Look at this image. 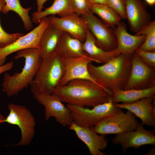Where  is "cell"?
<instances>
[{
    "label": "cell",
    "instance_id": "4fadbf2b",
    "mask_svg": "<svg viewBox=\"0 0 155 155\" xmlns=\"http://www.w3.org/2000/svg\"><path fill=\"white\" fill-rule=\"evenodd\" d=\"M50 23L82 42L84 41L89 30L87 23L82 16L74 13L61 17H48Z\"/></svg>",
    "mask_w": 155,
    "mask_h": 155
},
{
    "label": "cell",
    "instance_id": "7402d4cb",
    "mask_svg": "<svg viewBox=\"0 0 155 155\" xmlns=\"http://www.w3.org/2000/svg\"><path fill=\"white\" fill-rule=\"evenodd\" d=\"M75 13L70 0H54L52 5L43 10L34 12L32 21L39 24L43 18L50 16L58 15L64 16Z\"/></svg>",
    "mask_w": 155,
    "mask_h": 155
},
{
    "label": "cell",
    "instance_id": "3957f363",
    "mask_svg": "<svg viewBox=\"0 0 155 155\" xmlns=\"http://www.w3.org/2000/svg\"><path fill=\"white\" fill-rule=\"evenodd\" d=\"M21 58L25 59V64L22 70L10 75L4 73L2 90L8 96L17 95L27 88L32 82L41 65L42 59L39 49L29 48L17 52L13 58Z\"/></svg>",
    "mask_w": 155,
    "mask_h": 155
},
{
    "label": "cell",
    "instance_id": "44dd1931",
    "mask_svg": "<svg viewBox=\"0 0 155 155\" xmlns=\"http://www.w3.org/2000/svg\"><path fill=\"white\" fill-rule=\"evenodd\" d=\"M83 42L64 32L60 38L56 52L63 58H70L87 55L82 49Z\"/></svg>",
    "mask_w": 155,
    "mask_h": 155
},
{
    "label": "cell",
    "instance_id": "6da1fadb",
    "mask_svg": "<svg viewBox=\"0 0 155 155\" xmlns=\"http://www.w3.org/2000/svg\"><path fill=\"white\" fill-rule=\"evenodd\" d=\"M53 93L67 104L93 107L108 102L112 95L97 84L82 79L73 80L65 85L59 86Z\"/></svg>",
    "mask_w": 155,
    "mask_h": 155
},
{
    "label": "cell",
    "instance_id": "4316f807",
    "mask_svg": "<svg viewBox=\"0 0 155 155\" xmlns=\"http://www.w3.org/2000/svg\"><path fill=\"white\" fill-rule=\"evenodd\" d=\"M5 3V0H0V12ZM24 35L20 32L11 34L7 32L2 28L0 22V48L12 43Z\"/></svg>",
    "mask_w": 155,
    "mask_h": 155
},
{
    "label": "cell",
    "instance_id": "9a60e30c",
    "mask_svg": "<svg viewBox=\"0 0 155 155\" xmlns=\"http://www.w3.org/2000/svg\"><path fill=\"white\" fill-rule=\"evenodd\" d=\"M68 128L73 131L78 137L85 144L91 155L105 154L101 150L107 148L108 140L106 138L105 135H99L94 130V126H81L73 121Z\"/></svg>",
    "mask_w": 155,
    "mask_h": 155
},
{
    "label": "cell",
    "instance_id": "8992f818",
    "mask_svg": "<svg viewBox=\"0 0 155 155\" xmlns=\"http://www.w3.org/2000/svg\"><path fill=\"white\" fill-rule=\"evenodd\" d=\"M8 115L0 124L7 122L18 126L20 129L21 137L20 142L12 146H26L32 141L35 134L36 121L31 112L25 106L13 103L8 106Z\"/></svg>",
    "mask_w": 155,
    "mask_h": 155
},
{
    "label": "cell",
    "instance_id": "9c48e42d",
    "mask_svg": "<svg viewBox=\"0 0 155 155\" xmlns=\"http://www.w3.org/2000/svg\"><path fill=\"white\" fill-rule=\"evenodd\" d=\"M50 22L48 17L42 18L38 25L26 35L12 43L0 48V66L5 64L7 56L20 50L29 48L39 49L41 36Z\"/></svg>",
    "mask_w": 155,
    "mask_h": 155
},
{
    "label": "cell",
    "instance_id": "7c38bea8",
    "mask_svg": "<svg viewBox=\"0 0 155 155\" xmlns=\"http://www.w3.org/2000/svg\"><path fill=\"white\" fill-rule=\"evenodd\" d=\"M86 20L89 30L94 37L97 45L107 51H112L117 46L114 30L106 26L91 12L82 16Z\"/></svg>",
    "mask_w": 155,
    "mask_h": 155
},
{
    "label": "cell",
    "instance_id": "d4e9b609",
    "mask_svg": "<svg viewBox=\"0 0 155 155\" xmlns=\"http://www.w3.org/2000/svg\"><path fill=\"white\" fill-rule=\"evenodd\" d=\"M32 8L23 7L21 5L20 0H5V3L1 8V12L6 14L10 11L16 13L20 18L25 29L30 30L33 28L32 21L29 15V12Z\"/></svg>",
    "mask_w": 155,
    "mask_h": 155
},
{
    "label": "cell",
    "instance_id": "2e32d148",
    "mask_svg": "<svg viewBox=\"0 0 155 155\" xmlns=\"http://www.w3.org/2000/svg\"><path fill=\"white\" fill-rule=\"evenodd\" d=\"M125 12L130 29L135 34L152 21V16L143 0H126Z\"/></svg>",
    "mask_w": 155,
    "mask_h": 155
},
{
    "label": "cell",
    "instance_id": "5bb4252c",
    "mask_svg": "<svg viewBox=\"0 0 155 155\" xmlns=\"http://www.w3.org/2000/svg\"><path fill=\"white\" fill-rule=\"evenodd\" d=\"M63 59L65 72L59 86L65 85L71 80L76 79L89 80L98 85L91 76L88 69V64L95 62L93 59L88 55Z\"/></svg>",
    "mask_w": 155,
    "mask_h": 155
},
{
    "label": "cell",
    "instance_id": "d590c367",
    "mask_svg": "<svg viewBox=\"0 0 155 155\" xmlns=\"http://www.w3.org/2000/svg\"><path fill=\"white\" fill-rule=\"evenodd\" d=\"M5 117L3 116L2 115L0 114V122L1 121L5 119Z\"/></svg>",
    "mask_w": 155,
    "mask_h": 155
},
{
    "label": "cell",
    "instance_id": "7a4b0ae2",
    "mask_svg": "<svg viewBox=\"0 0 155 155\" xmlns=\"http://www.w3.org/2000/svg\"><path fill=\"white\" fill-rule=\"evenodd\" d=\"M132 55L121 53L100 66L90 63L88 70L97 83L112 95L125 87L131 70Z\"/></svg>",
    "mask_w": 155,
    "mask_h": 155
},
{
    "label": "cell",
    "instance_id": "52a82bcc",
    "mask_svg": "<svg viewBox=\"0 0 155 155\" xmlns=\"http://www.w3.org/2000/svg\"><path fill=\"white\" fill-rule=\"evenodd\" d=\"M139 124L136 116L131 112L127 110L124 113L121 109L102 120L94 128L99 134H117L135 130Z\"/></svg>",
    "mask_w": 155,
    "mask_h": 155
},
{
    "label": "cell",
    "instance_id": "277c9868",
    "mask_svg": "<svg viewBox=\"0 0 155 155\" xmlns=\"http://www.w3.org/2000/svg\"><path fill=\"white\" fill-rule=\"evenodd\" d=\"M65 72L63 58L56 52L42 59L40 66L30 85L33 94H53L59 86Z\"/></svg>",
    "mask_w": 155,
    "mask_h": 155
},
{
    "label": "cell",
    "instance_id": "d6986e66",
    "mask_svg": "<svg viewBox=\"0 0 155 155\" xmlns=\"http://www.w3.org/2000/svg\"><path fill=\"white\" fill-rule=\"evenodd\" d=\"M82 49L88 56L94 60L95 62L99 63H105L120 54L117 48L107 51L98 47L94 37L89 30L83 43Z\"/></svg>",
    "mask_w": 155,
    "mask_h": 155
},
{
    "label": "cell",
    "instance_id": "ba28073f",
    "mask_svg": "<svg viewBox=\"0 0 155 155\" xmlns=\"http://www.w3.org/2000/svg\"><path fill=\"white\" fill-rule=\"evenodd\" d=\"M155 86V68L144 63L135 52L132 55L130 74L124 89H144Z\"/></svg>",
    "mask_w": 155,
    "mask_h": 155
},
{
    "label": "cell",
    "instance_id": "f1b7e54d",
    "mask_svg": "<svg viewBox=\"0 0 155 155\" xmlns=\"http://www.w3.org/2000/svg\"><path fill=\"white\" fill-rule=\"evenodd\" d=\"M142 61L149 66L155 67V52H149L139 48L135 51Z\"/></svg>",
    "mask_w": 155,
    "mask_h": 155
},
{
    "label": "cell",
    "instance_id": "83f0119b",
    "mask_svg": "<svg viewBox=\"0 0 155 155\" xmlns=\"http://www.w3.org/2000/svg\"><path fill=\"white\" fill-rule=\"evenodd\" d=\"M75 13L83 16L91 12L89 0H70Z\"/></svg>",
    "mask_w": 155,
    "mask_h": 155
},
{
    "label": "cell",
    "instance_id": "e575fe53",
    "mask_svg": "<svg viewBox=\"0 0 155 155\" xmlns=\"http://www.w3.org/2000/svg\"><path fill=\"white\" fill-rule=\"evenodd\" d=\"M155 149L154 148L152 147L150 149L149 152L147 153L146 155H154L155 154Z\"/></svg>",
    "mask_w": 155,
    "mask_h": 155
},
{
    "label": "cell",
    "instance_id": "484cf974",
    "mask_svg": "<svg viewBox=\"0 0 155 155\" xmlns=\"http://www.w3.org/2000/svg\"><path fill=\"white\" fill-rule=\"evenodd\" d=\"M136 35L143 34L145 39L139 48L149 52H155V21H152Z\"/></svg>",
    "mask_w": 155,
    "mask_h": 155
},
{
    "label": "cell",
    "instance_id": "836d02e7",
    "mask_svg": "<svg viewBox=\"0 0 155 155\" xmlns=\"http://www.w3.org/2000/svg\"><path fill=\"white\" fill-rule=\"evenodd\" d=\"M144 2L149 6H153L155 4V0H144Z\"/></svg>",
    "mask_w": 155,
    "mask_h": 155
},
{
    "label": "cell",
    "instance_id": "f546056e",
    "mask_svg": "<svg viewBox=\"0 0 155 155\" xmlns=\"http://www.w3.org/2000/svg\"><path fill=\"white\" fill-rule=\"evenodd\" d=\"M107 0L108 6L115 11L121 19H126L125 12L126 0Z\"/></svg>",
    "mask_w": 155,
    "mask_h": 155
},
{
    "label": "cell",
    "instance_id": "e0dca14e",
    "mask_svg": "<svg viewBox=\"0 0 155 155\" xmlns=\"http://www.w3.org/2000/svg\"><path fill=\"white\" fill-rule=\"evenodd\" d=\"M155 100V95L144 98L129 103H117L114 105L121 109H125L132 113L141 121V124L155 127V116L152 113V105Z\"/></svg>",
    "mask_w": 155,
    "mask_h": 155
},
{
    "label": "cell",
    "instance_id": "d6a6232c",
    "mask_svg": "<svg viewBox=\"0 0 155 155\" xmlns=\"http://www.w3.org/2000/svg\"><path fill=\"white\" fill-rule=\"evenodd\" d=\"M37 3V11H39L42 10L43 6L44 3L48 0H36Z\"/></svg>",
    "mask_w": 155,
    "mask_h": 155
},
{
    "label": "cell",
    "instance_id": "603a6c76",
    "mask_svg": "<svg viewBox=\"0 0 155 155\" xmlns=\"http://www.w3.org/2000/svg\"><path fill=\"white\" fill-rule=\"evenodd\" d=\"M155 94V86L144 89L119 90L113 93L111 100L114 104L129 103L143 98L153 96Z\"/></svg>",
    "mask_w": 155,
    "mask_h": 155
},
{
    "label": "cell",
    "instance_id": "ac0fdd59",
    "mask_svg": "<svg viewBox=\"0 0 155 155\" xmlns=\"http://www.w3.org/2000/svg\"><path fill=\"white\" fill-rule=\"evenodd\" d=\"M119 53L132 55L138 48L145 39L143 34L132 35L129 33L127 26L121 21L114 29Z\"/></svg>",
    "mask_w": 155,
    "mask_h": 155
},
{
    "label": "cell",
    "instance_id": "1f68e13d",
    "mask_svg": "<svg viewBox=\"0 0 155 155\" xmlns=\"http://www.w3.org/2000/svg\"><path fill=\"white\" fill-rule=\"evenodd\" d=\"M91 5L95 4H102L108 6L107 0H89Z\"/></svg>",
    "mask_w": 155,
    "mask_h": 155
},
{
    "label": "cell",
    "instance_id": "cb8c5ba5",
    "mask_svg": "<svg viewBox=\"0 0 155 155\" xmlns=\"http://www.w3.org/2000/svg\"><path fill=\"white\" fill-rule=\"evenodd\" d=\"M91 12L97 15L107 26L114 29L121 21V18L117 13L109 6L95 4L91 5Z\"/></svg>",
    "mask_w": 155,
    "mask_h": 155
},
{
    "label": "cell",
    "instance_id": "5b68a950",
    "mask_svg": "<svg viewBox=\"0 0 155 155\" xmlns=\"http://www.w3.org/2000/svg\"><path fill=\"white\" fill-rule=\"evenodd\" d=\"M73 121L83 127L94 126L104 118L114 114L121 109L116 106L111 99L107 102L97 105L92 109L67 104Z\"/></svg>",
    "mask_w": 155,
    "mask_h": 155
},
{
    "label": "cell",
    "instance_id": "30bf717a",
    "mask_svg": "<svg viewBox=\"0 0 155 155\" xmlns=\"http://www.w3.org/2000/svg\"><path fill=\"white\" fill-rule=\"evenodd\" d=\"M34 98L44 107L45 119L51 117L63 127H69L73 121L69 109L56 94H34Z\"/></svg>",
    "mask_w": 155,
    "mask_h": 155
},
{
    "label": "cell",
    "instance_id": "ffe728a7",
    "mask_svg": "<svg viewBox=\"0 0 155 155\" xmlns=\"http://www.w3.org/2000/svg\"><path fill=\"white\" fill-rule=\"evenodd\" d=\"M63 32L51 23L46 28L39 41L40 55L42 59L56 52L60 38Z\"/></svg>",
    "mask_w": 155,
    "mask_h": 155
},
{
    "label": "cell",
    "instance_id": "4dcf8cb0",
    "mask_svg": "<svg viewBox=\"0 0 155 155\" xmlns=\"http://www.w3.org/2000/svg\"><path fill=\"white\" fill-rule=\"evenodd\" d=\"M13 66V63L11 61L0 66V75L11 69Z\"/></svg>",
    "mask_w": 155,
    "mask_h": 155
},
{
    "label": "cell",
    "instance_id": "8fae6325",
    "mask_svg": "<svg viewBox=\"0 0 155 155\" xmlns=\"http://www.w3.org/2000/svg\"><path fill=\"white\" fill-rule=\"evenodd\" d=\"M112 143L120 145L123 154L130 148H137L148 144L155 146V129L147 130L140 123L135 130L117 134L112 139Z\"/></svg>",
    "mask_w": 155,
    "mask_h": 155
}]
</instances>
